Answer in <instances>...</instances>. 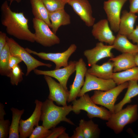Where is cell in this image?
I'll list each match as a JSON object with an SVG mask.
<instances>
[{
    "mask_svg": "<svg viewBox=\"0 0 138 138\" xmlns=\"http://www.w3.org/2000/svg\"><path fill=\"white\" fill-rule=\"evenodd\" d=\"M1 10V22L8 34L20 40L35 42V34L29 29L28 19L23 13L12 11L6 0L2 4Z\"/></svg>",
    "mask_w": 138,
    "mask_h": 138,
    "instance_id": "1",
    "label": "cell"
},
{
    "mask_svg": "<svg viewBox=\"0 0 138 138\" xmlns=\"http://www.w3.org/2000/svg\"><path fill=\"white\" fill-rule=\"evenodd\" d=\"M73 110L72 105L60 107L55 105L53 101L47 99L42 103L40 121L42 122V125L49 130L55 127L62 121L74 125V123L66 117Z\"/></svg>",
    "mask_w": 138,
    "mask_h": 138,
    "instance_id": "2",
    "label": "cell"
},
{
    "mask_svg": "<svg viewBox=\"0 0 138 138\" xmlns=\"http://www.w3.org/2000/svg\"><path fill=\"white\" fill-rule=\"evenodd\" d=\"M73 111L79 114L80 110L87 112V116L90 119L95 117L104 120L108 121L112 114L109 110L103 107H99L94 103L88 94H85L72 102Z\"/></svg>",
    "mask_w": 138,
    "mask_h": 138,
    "instance_id": "3",
    "label": "cell"
},
{
    "mask_svg": "<svg viewBox=\"0 0 138 138\" xmlns=\"http://www.w3.org/2000/svg\"><path fill=\"white\" fill-rule=\"evenodd\" d=\"M138 118L137 105H129L125 108L112 114L106 124L115 133L118 134L122 132L126 125L135 122Z\"/></svg>",
    "mask_w": 138,
    "mask_h": 138,
    "instance_id": "4",
    "label": "cell"
},
{
    "mask_svg": "<svg viewBox=\"0 0 138 138\" xmlns=\"http://www.w3.org/2000/svg\"><path fill=\"white\" fill-rule=\"evenodd\" d=\"M6 41L11 54L19 57L26 66V76L39 66H45L49 68L52 66L51 64L44 63L34 58L12 38L7 36Z\"/></svg>",
    "mask_w": 138,
    "mask_h": 138,
    "instance_id": "5",
    "label": "cell"
},
{
    "mask_svg": "<svg viewBox=\"0 0 138 138\" xmlns=\"http://www.w3.org/2000/svg\"><path fill=\"white\" fill-rule=\"evenodd\" d=\"M128 85L127 82L107 91L95 90L93 95L90 97L91 99L96 104L107 108L114 113L115 103L117 97L124 89L127 88Z\"/></svg>",
    "mask_w": 138,
    "mask_h": 138,
    "instance_id": "6",
    "label": "cell"
},
{
    "mask_svg": "<svg viewBox=\"0 0 138 138\" xmlns=\"http://www.w3.org/2000/svg\"><path fill=\"white\" fill-rule=\"evenodd\" d=\"M32 22L35 31V42L46 47H51L60 43L59 37L44 21L34 17Z\"/></svg>",
    "mask_w": 138,
    "mask_h": 138,
    "instance_id": "7",
    "label": "cell"
},
{
    "mask_svg": "<svg viewBox=\"0 0 138 138\" xmlns=\"http://www.w3.org/2000/svg\"><path fill=\"white\" fill-rule=\"evenodd\" d=\"M77 48L76 45L75 44H72L65 51L56 53L38 52L28 48L25 49L30 54L37 55L42 59L53 62L55 65L54 69H57L62 67H65L68 66L69 57L75 51Z\"/></svg>",
    "mask_w": 138,
    "mask_h": 138,
    "instance_id": "8",
    "label": "cell"
},
{
    "mask_svg": "<svg viewBox=\"0 0 138 138\" xmlns=\"http://www.w3.org/2000/svg\"><path fill=\"white\" fill-rule=\"evenodd\" d=\"M84 84L78 94L80 97L86 93L92 90L106 91L116 86V84L112 79H105L98 77L88 73L85 75Z\"/></svg>",
    "mask_w": 138,
    "mask_h": 138,
    "instance_id": "9",
    "label": "cell"
},
{
    "mask_svg": "<svg viewBox=\"0 0 138 138\" xmlns=\"http://www.w3.org/2000/svg\"><path fill=\"white\" fill-rule=\"evenodd\" d=\"M128 0H108L104 2L103 8L112 30L118 32L121 9Z\"/></svg>",
    "mask_w": 138,
    "mask_h": 138,
    "instance_id": "10",
    "label": "cell"
},
{
    "mask_svg": "<svg viewBox=\"0 0 138 138\" xmlns=\"http://www.w3.org/2000/svg\"><path fill=\"white\" fill-rule=\"evenodd\" d=\"M77 61H70L68 66L61 68L54 69L50 71H43L36 68L33 71L34 73L38 75H47L57 79L67 90V83L70 77L76 71Z\"/></svg>",
    "mask_w": 138,
    "mask_h": 138,
    "instance_id": "11",
    "label": "cell"
},
{
    "mask_svg": "<svg viewBox=\"0 0 138 138\" xmlns=\"http://www.w3.org/2000/svg\"><path fill=\"white\" fill-rule=\"evenodd\" d=\"M44 77L49 89L48 99L55 101L59 106H67L69 91L66 90L61 84L56 82L52 77L44 75Z\"/></svg>",
    "mask_w": 138,
    "mask_h": 138,
    "instance_id": "12",
    "label": "cell"
},
{
    "mask_svg": "<svg viewBox=\"0 0 138 138\" xmlns=\"http://www.w3.org/2000/svg\"><path fill=\"white\" fill-rule=\"evenodd\" d=\"M42 103L38 99L35 100V107L32 115L26 120L21 119L19 128L20 138L29 137L34 129V127L38 125Z\"/></svg>",
    "mask_w": 138,
    "mask_h": 138,
    "instance_id": "13",
    "label": "cell"
},
{
    "mask_svg": "<svg viewBox=\"0 0 138 138\" xmlns=\"http://www.w3.org/2000/svg\"><path fill=\"white\" fill-rule=\"evenodd\" d=\"M88 27L92 26L95 19L93 16L91 5L88 0H70L67 3Z\"/></svg>",
    "mask_w": 138,
    "mask_h": 138,
    "instance_id": "14",
    "label": "cell"
},
{
    "mask_svg": "<svg viewBox=\"0 0 138 138\" xmlns=\"http://www.w3.org/2000/svg\"><path fill=\"white\" fill-rule=\"evenodd\" d=\"M113 49L112 45H105L103 42H100L97 43L93 48L85 50L83 54L87 59L88 65L91 66L103 58L113 57L111 52Z\"/></svg>",
    "mask_w": 138,
    "mask_h": 138,
    "instance_id": "15",
    "label": "cell"
},
{
    "mask_svg": "<svg viewBox=\"0 0 138 138\" xmlns=\"http://www.w3.org/2000/svg\"><path fill=\"white\" fill-rule=\"evenodd\" d=\"M87 69L86 65L82 58H80L77 61L75 77L73 84L70 86V95L67 101L68 103L76 99L84 84V78Z\"/></svg>",
    "mask_w": 138,
    "mask_h": 138,
    "instance_id": "16",
    "label": "cell"
},
{
    "mask_svg": "<svg viewBox=\"0 0 138 138\" xmlns=\"http://www.w3.org/2000/svg\"><path fill=\"white\" fill-rule=\"evenodd\" d=\"M91 33L96 39L100 42H105L109 45L113 44L116 37L113 34L107 19H101L92 26Z\"/></svg>",
    "mask_w": 138,
    "mask_h": 138,
    "instance_id": "17",
    "label": "cell"
},
{
    "mask_svg": "<svg viewBox=\"0 0 138 138\" xmlns=\"http://www.w3.org/2000/svg\"><path fill=\"white\" fill-rule=\"evenodd\" d=\"M135 55L134 54L130 53H122L110 58L109 60L113 63V72H120L136 66Z\"/></svg>",
    "mask_w": 138,
    "mask_h": 138,
    "instance_id": "18",
    "label": "cell"
},
{
    "mask_svg": "<svg viewBox=\"0 0 138 138\" xmlns=\"http://www.w3.org/2000/svg\"><path fill=\"white\" fill-rule=\"evenodd\" d=\"M137 18L135 14L126 10H123L120 17L118 33L127 37L134 29Z\"/></svg>",
    "mask_w": 138,
    "mask_h": 138,
    "instance_id": "19",
    "label": "cell"
},
{
    "mask_svg": "<svg viewBox=\"0 0 138 138\" xmlns=\"http://www.w3.org/2000/svg\"><path fill=\"white\" fill-rule=\"evenodd\" d=\"M49 16L51 23L50 28L55 34L60 27L71 23L70 16L64 9L49 13Z\"/></svg>",
    "mask_w": 138,
    "mask_h": 138,
    "instance_id": "20",
    "label": "cell"
},
{
    "mask_svg": "<svg viewBox=\"0 0 138 138\" xmlns=\"http://www.w3.org/2000/svg\"><path fill=\"white\" fill-rule=\"evenodd\" d=\"M88 69L89 73L105 79H112L113 73V63L109 60L101 65L95 64Z\"/></svg>",
    "mask_w": 138,
    "mask_h": 138,
    "instance_id": "21",
    "label": "cell"
},
{
    "mask_svg": "<svg viewBox=\"0 0 138 138\" xmlns=\"http://www.w3.org/2000/svg\"><path fill=\"white\" fill-rule=\"evenodd\" d=\"M114 49L122 53L135 54L138 52V45H135L128 39L125 36L118 33L112 45Z\"/></svg>",
    "mask_w": 138,
    "mask_h": 138,
    "instance_id": "22",
    "label": "cell"
},
{
    "mask_svg": "<svg viewBox=\"0 0 138 138\" xmlns=\"http://www.w3.org/2000/svg\"><path fill=\"white\" fill-rule=\"evenodd\" d=\"M112 79L117 85L130 81L138 80V67L136 66L122 72L113 73Z\"/></svg>",
    "mask_w": 138,
    "mask_h": 138,
    "instance_id": "23",
    "label": "cell"
},
{
    "mask_svg": "<svg viewBox=\"0 0 138 138\" xmlns=\"http://www.w3.org/2000/svg\"><path fill=\"white\" fill-rule=\"evenodd\" d=\"M30 1L34 17L43 20L50 28L51 23L49 18V12L43 0H30Z\"/></svg>",
    "mask_w": 138,
    "mask_h": 138,
    "instance_id": "24",
    "label": "cell"
},
{
    "mask_svg": "<svg viewBox=\"0 0 138 138\" xmlns=\"http://www.w3.org/2000/svg\"><path fill=\"white\" fill-rule=\"evenodd\" d=\"M127 90L123 99L119 103L116 104L114 107V113L122 109L126 104L131 102V99L138 95V80L128 82Z\"/></svg>",
    "mask_w": 138,
    "mask_h": 138,
    "instance_id": "25",
    "label": "cell"
},
{
    "mask_svg": "<svg viewBox=\"0 0 138 138\" xmlns=\"http://www.w3.org/2000/svg\"><path fill=\"white\" fill-rule=\"evenodd\" d=\"M12 113V119L10 126L9 138H20L19 128L20 120L22 116L24 113V109L19 110L12 107L10 108Z\"/></svg>",
    "mask_w": 138,
    "mask_h": 138,
    "instance_id": "26",
    "label": "cell"
},
{
    "mask_svg": "<svg viewBox=\"0 0 138 138\" xmlns=\"http://www.w3.org/2000/svg\"><path fill=\"white\" fill-rule=\"evenodd\" d=\"M82 129L84 138H97L99 137L100 130L98 124L91 119L86 121L83 119L79 121V125Z\"/></svg>",
    "mask_w": 138,
    "mask_h": 138,
    "instance_id": "27",
    "label": "cell"
},
{
    "mask_svg": "<svg viewBox=\"0 0 138 138\" xmlns=\"http://www.w3.org/2000/svg\"><path fill=\"white\" fill-rule=\"evenodd\" d=\"M4 106L0 103V138H8L10 122L8 119L5 120L4 116L6 113Z\"/></svg>",
    "mask_w": 138,
    "mask_h": 138,
    "instance_id": "28",
    "label": "cell"
},
{
    "mask_svg": "<svg viewBox=\"0 0 138 138\" xmlns=\"http://www.w3.org/2000/svg\"><path fill=\"white\" fill-rule=\"evenodd\" d=\"M10 54L9 48L7 43L0 52V74L1 75L7 76Z\"/></svg>",
    "mask_w": 138,
    "mask_h": 138,
    "instance_id": "29",
    "label": "cell"
},
{
    "mask_svg": "<svg viewBox=\"0 0 138 138\" xmlns=\"http://www.w3.org/2000/svg\"><path fill=\"white\" fill-rule=\"evenodd\" d=\"M49 13L64 9L67 3L63 0H43Z\"/></svg>",
    "mask_w": 138,
    "mask_h": 138,
    "instance_id": "30",
    "label": "cell"
},
{
    "mask_svg": "<svg viewBox=\"0 0 138 138\" xmlns=\"http://www.w3.org/2000/svg\"><path fill=\"white\" fill-rule=\"evenodd\" d=\"M24 73L19 65H16L12 69L10 78V83L13 85L17 86L23 79Z\"/></svg>",
    "mask_w": 138,
    "mask_h": 138,
    "instance_id": "31",
    "label": "cell"
},
{
    "mask_svg": "<svg viewBox=\"0 0 138 138\" xmlns=\"http://www.w3.org/2000/svg\"><path fill=\"white\" fill-rule=\"evenodd\" d=\"M51 131L42 125H38L35 127L29 138H47Z\"/></svg>",
    "mask_w": 138,
    "mask_h": 138,
    "instance_id": "32",
    "label": "cell"
},
{
    "mask_svg": "<svg viewBox=\"0 0 138 138\" xmlns=\"http://www.w3.org/2000/svg\"><path fill=\"white\" fill-rule=\"evenodd\" d=\"M22 61V60L19 57L12 55L10 53L9 58L7 76L9 78L13 68Z\"/></svg>",
    "mask_w": 138,
    "mask_h": 138,
    "instance_id": "33",
    "label": "cell"
},
{
    "mask_svg": "<svg viewBox=\"0 0 138 138\" xmlns=\"http://www.w3.org/2000/svg\"><path fill=\"white\" fill-rule=\"evenodd\" d=\"M52 129L51 133L47 138H59L60 136L66 130V128L62 126L55 127Z\"/></svg>",
    "mask_w": 138,
    "mask_h": 138,
    "instance_id": "34",
    "label": "cell"
},
{
    "mask_svg": "<svg viewBox=\"0 0 138 138\" xmlns=\"http://www.w3.org/2000/svg\"><path fill=\"white\" fill-rule=\"evenodd\" d=\"M127 37L131 40L133 43H136L138 45V25L136 26L135 28Z\"/></svg>",
    "mask_w": 138,
    "mask_h": 138,
    "instance_id": "35",
    "label": "cell"
},
{
    "mask_svg": "<svg viewBox=\"0 0 138 138\" xmlns=\"http://www.w3.org/2000/svg\"><path fill=\"white\" fill-rule=\"evenodd\" d=\"M130 11L138 14V0H130Z\"/></svg>",
    "mask_w": 138,
    "mask_h": 138,
    "instance_id": "36",
    "label": "cell"
},
{
    "mask_svg": "<svg viewBox=\"0 0 138 138\" xmlns=\"http://www.w3.org/2000/svg\"><path fill=\"white\" fill-rule=\"evenodd\" d=\"M70 138H84L83 131L79 126L77 127L74 131L73 134Z\"/></svg>",
    "mask_w": 138,
    "mask_h": 138,
    "instance_id": "37",
    "label": "cell"
},
{
    "mask_svg": "<svg viewBox=\"0 0 138 138\" xmlns=\"http://www.w3.org/2000/svg\"><path fill=\"white\" fill-rule=\"evenodd\" d=\"M7 37L6 33L2 31L0 32V52L7 43Z\"/></svg>",
    "mask_w": 138,
    "mask_h": 138,
    "instance_id": "38",
    "label": "cell"
},
{
    "mask_svg": "<svg viewBox=\"0 0 138 138\" xmlns=\"http://www.w3.org/2000/svg\"><path fill=\"white\" fill-rule=\"evenodd\" d=\"M59 138H70L68 134L65 131L63 132L59 137Z\"/></svg>",
    "mask_w": 138,
    "mask_h": 138,
    "instance_id": "39",
    "label": "cell"
},
{
    "mask_svg": "<svg viewBox=\"0 0 138 138\" xmlns=\"http://www.w3.org/2000/svg\"><path fill=\"white\" fill-rule=\"evenodd\" d=\"M135 60L136 66L138 67V52L135 54Z\"/></svg>",
    "mask_w": 138,
    "mask_h": 138,
    "instance_id": "40",
    "label": "cell"
},
{
    "mask_svg": "<svg viewBox=\"0 0 138 138\" xmlns=\"http://www.w3.org/2000/svg\"><path fill=\"white\" fill-rule=\"evenodd\" d=\"M7 1L10 2V4L14 1H15L18 3H19L21 1V0H7Z\"/></svg>",
    "mask_w": 138,
    "mask_h": 138,
    "instance_id": "41",
    "label": "cell"
},
{
    "mask_svg": "<svg viewBox=\"0 0 138 138\" xmlns=\"http://www.w3.org/2000/svg\"><path fill=\"white\" fill-rule=\"evenodd\" d=\"M63 0L66 2L67 3V4L68 2L70 0Z\"/></svg>",
    "mask_w": 138,
    "mask_h": 138,
    "instance_id": "42",
    "label": "cell"
}]
</instances>
